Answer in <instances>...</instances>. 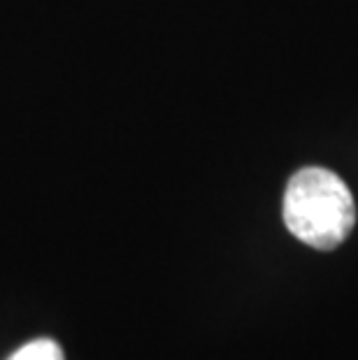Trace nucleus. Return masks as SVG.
<instances>
[{
    "instance_id": "f257e3e1",
    "label": "nucleus",
    "mask_w": 358,
    "mask_h": 360,
    "mask_svg": "<svg viewBox=\"0 0 358 360\" xmlns=\"http://www.w3.org/2000/svg\"><path fill=\"white\" fill-rule=\"evenodd\" d=\"M284 221L302 244L319 251L338 249L356 224L352 191L324 167L295 172L284 193Z\"/></svg>"
},
{
    "instance_id": "f03ea898",
    "label": "nucleus",
    "mask_w": 358,
    "mask_h": 360,
    "mask_svg": "<svg viewBox=\"0 0 358 360\" xmlns=\"http://www.w3.org/2000/svg\"><path fill=\"white\" fill-rule=\"evenodd\" d=\"M7 360H65L63 349L54 340H35L17 349Z\"/></svg>"
}]
</instances>
